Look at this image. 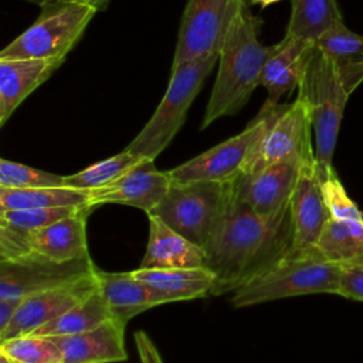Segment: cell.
<instances>
[{
  "label": "cell",
  "mask_w": 363,
  "mask_h": 363,
  "mask_svg": "<svg viewBox=\"0 0 363 363\" xmlns=\"http://www.w3.org/2000/svg\"><path fill=\"white\" fill-rule=\"evenodd\" d=\"M292 248L291 213L275 220L264 218L233 191L220 224L204 247L206 268L216 277L210 295L233 294Z\"/></svg>",
  "instance_id": "6da1fadb"
},
{
  "label": "cell",
  "mask_w": 363,
  "mask_h": 363,
  "mask_svg": "<svg viewBox=\"0 0 363 363\" xmlns=\"http://www.w3.org/2000/svg\"><path fill=\"white\" fill-rule=\"evenodd\" d=\"M262 18L252 14L244 0L218 52V71L200 129L221 116L237 113L258 85L268 48L258 40Z\"/></svg>",
  "instance_id": "7a4b0ae2"
},
{
  "label": "cell",
  "mask_w": 363,
  "mask_h": 363,
  "mask_svg": "<svg viewBox=\"0 0 363 363\" xmlns=\"http://www.w3.org/2000/svg\"><path fill=\"white\" fill-rule=\"evenodd\" d=\"M349 95L335 62L313 44L298 85V98L309 108L319 182L335 172L332 157Z\"/></svg>",
  "instance_id": "3957f363"
},
{
  "label": "cell",
  "mask_w": 363,
  "mask_h": 363,
  "mask_svg": "<svg viewBox=\"0 0 363 363\" xmlns=\"http://www.w3.org/2000/svg\"><path fill=\"white\" fill-rule=\"evenodd\" d=\"M343 265L325 259L316 248L291 250L269 269L231 294L235 308L308 294H337Z\"/></svg>",
  "instance_id": "277c9868"
},
{
  "label": "cell",
  "mask_w": 363,
  "mask_h": 363,
  "mask_svg": "<svg viewBox=\"0 0 363 363\" xmlns=\"http://www.w3.org/2000/svg\"><path fill=\"white\" fill-rule=\"evenodd\" d=\"M258 113L262 126L242 174L257 173L277 163H315L312 121L309 108L301 98L291 104L267 101Z\"/></svg>",
  "instance_id": "5b68a950"
},
{
  "label": "cell",
  "mask_w": 363,
  "mask_h": 363,
  "mask_svg": "<svg viewBox=\"0 0 363 363\" xmlns=\"http://www.w3.org/2000/svg\"><path fill=\"white\" fill-rule=\"evenodd\" d=\"M217 60L218 57L199 58L172 67L169 85L162 101L125 149L139 157L155 160L182 129L190 105Z\"/></svg>",
  "instance_id": "8992f818"
},
{
  "label": "cell",
  "mask_w": 363,
  "mask_h": 363,
  "mask_svg": "<svg viewBox=\"0 0 363 363\" xmlns=\"http://www.w3.org/2000/svg\"><path fill=\"white\" fill-rule=\"evenodd\" d=\"M231 193L233 182L172 183L149 214L160 217L179 234L204 248L227 210Z\"/></svg>",
  "instance_id": "52a82bcc"
},
{
  "label": "cell",
  "mask_w": 363,
  "mask_h": 363,
  "mask_svg": "<svg viewBox=\"0 0 363 363\" xmlns=\"http://www.w3.org/2000/svg\"><path fill=\"white\" fill-rule=\"evenodd\" d=\"M40 7L37 20L0 51V58L65 61L98 13L95 7L75 1H48Z\"/></svg>",
  "instance_id": "ba28073f"
},
{
  "label": "cell",
  "mask_w": 363,
  "mask_h": 363,
  "mask_svg": "<svg viewBox=\"0 0 363 363\" xmlns=\"http://www.w3.org/2000/svg\"><path fill=\"white\" fill-rule=\"evenodd\" d=\"M94 208L62 218L38 230H21L0 224V261L40 257L67 262L91 257L86 244V218Z\"/></svg>",
  "instance_id": "9c48e42d"
},
{
  "label": "cell",
  "mask_w": 363,
  "mask_h": 363,
  "mask_svg": "<svg viewBox=\"0 0 363 363\" xmlns=\"http://www.w3.org/2000/svg\"><path fill=\"white\" fill-rule=\"evenodd\" d=\"M244 0H187L172 67L218 57L224 37Z\"/></svg>",
  "instance_id": "30bf717a"
},
{
  "label": "cell",
  "mask_w": 363,
  "mask_h": 363,
  "mask_svg": "<svg viewBox=\"0 0 363 363\" xmlns=\"http://www.w3.org/2000/svg\"><path fill=\"white\" fill-rule=\"evenodd\" d=\"M95 268L91 257L67 262L33 255L0 261V298L23 301L33 294L89 275Z\"/></svg>",
  "instance_id": "8fae6325"
},
{
  "label": "cell",
  "mask_w": 363,
  "mask_h": 363,
  "mask_svg": "<svg viewBox=\"0 0 363 363\" xmlns=\"http://www.w3.org/2000/svg\"><path fill=\"white\" fill-rule=\"evenodd\" d=\"M262 126L259 113L235 136L216 145L196 157L166 170L172 183L233 182L242 174L247 157Z\"/></svg>",
  "instance_id": "7c38bea8"
},
{
  "label": "cell",
  "mask_w": 363,
  "mask_h": 363,
  "mask_svg": "<svg viewBox=\"0 0 363 363\" xmlns=\"http://www.w3.org/2000/svg\"><path fill=\"white\" fill-rule=\"evenodd\" d=\"M98 288V279L94 271L75 281L24 298L9 326L0 333V342L30 335L40 326L68 312Z\"/></svg>",
  "instance_id": "4fadbf2b"
},
{
  "label": "cell",
  "mask_w": 363,
  "mask_h": 363,
  "mask_svg": "<svg viewBox=\"0 0 363 363\" xmlns=\"http://www.w3.org/2000/svg\"><path fill=\"white\" fill-rule=\"evenodd\" d=\"M298 163H277L257 173L233 180L234 196L264 218L275 220L289 213L301 167Z\"/></svg>",
  "instance_id": "5bb4252c"
},
{
  "label": "cell",
  "mask_w": 363,
  "mask_h": 363,
  "mask_svg": "<svg viewBox=\"0 0 363 363\" xmlns=\"http://www.w3.org/2000/svg\"><path fill=\"white\" fill-rule=\"evenodd\" d=\"M155 160L143 159L112 183L89 190L88 204H126L152 213L166 196L172 182L167 172L155 167Z\"/></svg>",
  "instance_id": "9a60e30c"
},
{
  "label": "cell",
  "mask_w": 363,
  "mask_h": 363,
  "mask_svg": "<svg viewBox=\"0 0 363 363\" xmlns=\"http://www.w3.org/2000/svg\"><path fill=\"white\" fill-rule=\"evenodd\" d=\"M289 213L292 221L294 250L308 251L315 248L326 223L330 218L315 163H306L301 167L299 177L291 197Z\"/></svg>",
  "instance_id": "2e32d148"
},
{
  "label": "cell",
  "mask_w": 363,
  "mask_h": 363,
  "mask_svg": "<svg viewBox=\"0 0 363 363\" xmlns=\"http://www.w3.org/2000/svg\"><path fill=\"white\" fill-rule=\"evenodd\" d=\"M95 275L112 318L125 325L153 306L174 302L169 294L138 279L132 271L106 272L95 268Z\"/></svg>",
  "instance_id": "e0dca14e"
},
{
  "label": "cell",
  "mask_w": 363,
  "mask_h": 363,
  "mask_svg": "<svg viewBox=\"0 0 363 363\" xmlns=\"http://www.w3.org/2000/svg\"><path fill=\"white\" fill-rule=\"evenodd\" d=\"M125 329V323L112 318L82 333L50 337L60 346L62 363H115L128 360Z\"/></svg>",
  "instance_id": "ac0fdd59"
},
{
  "label": "cell",
  "mask_w": 363,
  "mask_h": 363,
  "mask_svg": "<svg viewBox=\"0 0 363 363\" xmlns=\"http://www.w3.org/2000/svg\"><path fill=\"white\" fill-rule=\"evenodd\" d=\"M62 62V60L0 58V126Z\"/></svg>",
  "instance_id": "d6986e66"
},
{
  "label": "cell",
  "mask_w": 363,
  "mask_h": 363,
  "mask_svg": "<svg viewBox=\"0 0 363 363\" xmlns=\"http://www.w3.org/2000/svg\"><path fill=\"white\" fill-rule=\"evenodd\" d=\"M149 240L139 268H199L206 267L203 247L169 227L160 217L146 214Z\"/></svg>",
  "instance_id": "ffe728a7"
},
{
  "label": "cell",
  "mask_w": 363,
  "mask_h": 363,
  "mask_svg": "<svg viewBox=\"0 0 363 363\" xmlns=\"http://www.w3.org/2000/svg\"><path fill=\"white\" fill-rule=\"evenodd\" d=\"M312 47L313 43L284 35L268 48L261 74V85L268 92L267 101L278 104L281 96L298 88Z\"/></svg>",
  "instance_id": "44dd1931"
},
{
  "label": "cell",
  "mask_w": 363,
  "mask_h": 363,
  "mask_svg": "<svg viewBox=\"0 0 363 363\" xmlns=\"http://www.w3.org/2000/svg\"><path fill=\"white\" fill-rule=\"evenodd\" d=\"M315 45L335 62L346 91L352 94L363 81V35L339 23L325 31Z\"/></svg>",
  "instance_id": "7402d4cb"
},
{
  "label": "cell",
  "mask_w": 363,
  "mask_h": 363,
  "mask_svg": "<svg viewBox=\"0 0 363 363\" xmlns=\"http://www.w3.org/2000/svg\"><path fill=\"white\" fill-rule=\"evenodd\" d=\"M132 274L169 294L174 302L177 301H191L197 298H204L210 295L216 277L206 268H138Z\"/></svg>",
  "instance_id": "603a6c76"
},
{
  "label": "cell",
  "mask_w": 363,
  "mask_h": 363,
  "mask_svg": "<svg viewBox=\"0 0 363 363\" xmlns=\"http://www.w3.org/2000/svg\"><path fill=\"white\" fill-rule=\"evenodd\" d=\"M315 248L343 267L363 264V218H329Z\"/></svg>",
  "instance_id": "cb8c5ba5"
},
{
  "label": "cell",
  "mask_w": 363,
  "mask_h": 363,
  "mask_svg": "<svg viewBox=\"0 0 363 363\" xmlns=\"http://www.w3.org/2000/svg\"><path fill=\"white\" fill-rule=\"evenodd\" d=\"M343 23L336 0H291L285 35L313 43L333 26Z\"/></svg>",
  "instance_id": "d4e9b609"
},
{
  "label": "cell",
  "mask_w": 363,
  "mask_h": 363,
  "mask_svg": "<svg viewBox=\"0 0 363 363\" xmlns=\"http://www.w3.org/2000/svg\"><path fill=\"white\" fill-rule=\"evenodd\" d=\"M88 196V190H77L65 186L35 189L0 187V210L89 207Z\"/></svg>",
  "instance_id": "484cf974"
},
{
  "label": "cell",
  "mask_w": 363,
  "mask_h": 363,
  "mask_svg": "<svg viewBox=\"0 0 363 363\" xmlns=\"http://www.w3.org/2000/svg\"><path fill=\"white\" fill-rule=\"evenodd\" d=\"M112 319L108 303L99 291L92 292L82 302L71 308L60 318L40 326L30 335L35 336H68L91 330Z\"/></svg>",
  "instance_id": "4316f807"
},
{
  "label": "cell",
  "mask_w": 363,
  "mask_h": 363,
  "mask_svg": "<svg viewBox=\"0 0 363 363\" xmlns=\"http://www.w3.org/2000/svg\"><path fill=\"white\" fill-rule=\"evenodd\" d=\"M142 160L143 157H139L125 149L121 153L94 163L78 173L64 176V186L89 191L112 183Z\"/></svg>",
  "instance_id": "83f0119b"
},
{
  "label": "cell",
  "mask_w": 363,
  "mask_h": 363,
  "mask_svg": "<svg viewBox=\"0 0 363 363\" xmlns=\"http://www.w3.org/2000/svg\"><path fill=\"white\" fill-rule=\"evenodd\" d=\"M0 352L23 363H62L60 346L50 336L24 335L0 342Z\"/></svg>",
  "instance_id": "f1b7e54d"
},
{
  "label": "cell",
  "mask_w": 363,
  "mask_h": 363,
  "mask_svg": "<svg viewBox=\"0 0 363 363\" xmlns=\"http://www.w3.org/2000/svg\"><path fill=\"white\" fill-rule=\"evenodd\" d=\"M61 186H64V176L38 170L7 159H0V187L35 189Z\"/></svg>",
  "instance_id": "f546056e"
},
{
  "label": "cell",
  "mask_w": 363,
  "mask_h": 363,
  "mask_svg": "<svg viewBox=\"0 0 363 363\" xmlns=\"http://www.w3.org/2000/svg\"><path fill=\"white\" fill-rule=\"evenodd\" d=\"M88 207H52L31 210H0V224L21 230H38L62 218L72 217ZM92 208V207H91Z\"/></svg>",
  "instance_id": "4dcf8cb0"
},
{
  "label": "cell",
  "mask_w": 363,
  "mask_h": 363,
  "mask_svg": "<svg viewBox=\"0 0 363 363\" xmlns=\"http://www.w3.org/2000/svg\"><path fill=\"white\" fill-rule=\"evenodd\" d=\"M320 186L330 218H363L362 211L347 196L336 172L320 182Z\"/></svg>",
  "instance_id": "1f68e13d"
},
{
  "label": "cell",
  "mask_w": 363,
  "mask_h": 363,
  "mask_svg": "<svg viewBox=\"0 0 363 363\" xmlns=\"http://www.w3.org/2000/svg\"><path fill=\"white\" fill-rule=\"evenodd\" d=\"M337 295L363 302V264L343 267Z\"/></svg>",
  "instance_id": "d6a6232c"
},
{
  "label": "cell",
  "mask_w": 363,
  "mask_h": 363,
  "mask_svg": "<svg viewBox=\"0 0 363 363\" xmlns=\"http://www.w3.org/2000/svg\"><path fill=\"white\" fill-rule=\"evenodd\" d=\"M133 340L139 353L140 363H163L156 345L145 330H136Z\"/></svg>",
  "instance_id": "836d02e7"
},
{
  "label": "cell",
  "mask_w": 363,
  "mask_h": 363,
  "mask_svg": "<svg viewBox=\"0 0 363 363\" xmlns=\"http://www.w3.org/2000/svg\"><path fill=\"white\" fill-rule=\"evenodd\" d=\"M21 302V299L0 298V333L9 326Z\"/></svg>",
  "instance_id": "e575fe53"
},
{
  "label": "cell",
  "mask_w": 363,
  "mask_h": 363,
  "mask_svg": "<svg viewBox=\"0 0 363 363\" xmlns=\"http://www.w3.org/2000/svg\"><path fill=\"white\" fill-rule=\"evenodd\" d=\"M27 1H31V3H35L38 6L44 4V3H48V1H75V3H84V4H89L92 7H95L98 11H102L106 9L109 0H27Z\"/></svg>",
  "instance_id": "d590c367"
},
{
  "label": "cell",
  "mask_w": 363,
  "mask_h": 363,
  "mask_svg": "<svg viewBox=\"0 0 363 363\" xmlns=\"http://www.w3.org/2000/svg\"><path fill=\"white\" fill-rule=\"evenodd\" d=\"M278 1H281V0H250L251 4H258L262 9H265V7H268V6L274 4V3H278Z\"/></svg>",
  "instance_id": "8d00e7d4"
},
{
  "label": "cell",
  "mask_w": 363,
  "mask_h": 363,
  "mask_svg": "<svg viewBox=\"0 0 363 363\" xmlns=\"http://www.w3.org/2000/svg\"><path fill=\"white\" fill-rule=\"evenodd\" d=\"M0 363H23V362H18V360H16V359H13V357L0 352Z\"/></svg>",
  "instance_id": "74e56055"
}]
</instances>
